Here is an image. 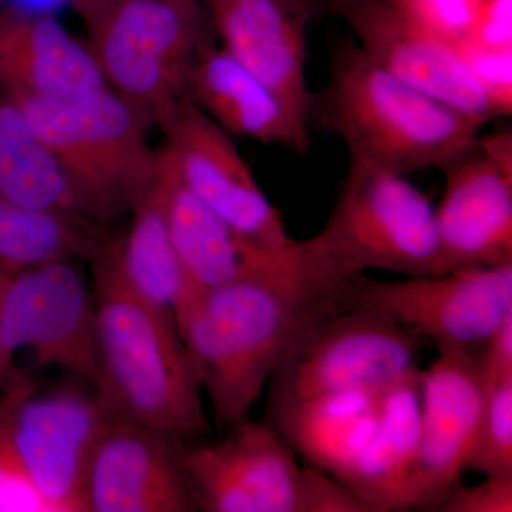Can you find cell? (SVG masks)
Masks as SVG:
<instances>
[{
	"label": "cell",
	"instance_id": "4fadbf2b",
	"mask_svg": "<svg viewBox=\"0 0 512 512\" xmlns=\"http://www.w3.org/2000/svg\"><path fill=\"white\" fill-rule=\"evenodd\" d=\"M359 45L387 72L471 119L503 116L457 46L421 28L382 0H330Z\"/></svg>",
	"mask_w": 512,
	"mask_h": 512
},
{
	"label": "cell",
	"instance_id": "9c48e42d",
	"mask_svg": "<svg viewBox=\"0 0 512 512\" xmlns=\"http://www.w3.org/2000/svg\"><path fill=\"white\" fill-rule=\"evenodd\" d=\"M357 301L375 306L437 349L478 353L512 315V264L376 281L360 275Z\"/></svg>",
	"mask_w": 512,
	"mask_h": 512
},
{
	"label": "cell",
	"instance_id": "44dd1931",
	"mask_svg": "<svg viewBox=\"0 0 512 512\" xmlns=\"http://www.w3.org/2000/svg\"><path fill=\"white\" fill-rule=\"evenodd\" d=\"M421 370L383 390L375 431L338 480L376 512L407 508L421 412Z\"/></svg>",
	"mask_w": 512,
	"mask_h": 512
},
{
	"label": "cell",
	"instance_id": "30bf717a",
	"mask_svg": "<svg viewBox=\"0 0 512 512\" xmlns=\"http://www.w3.org/2000/svg\"><path fill=\"white\" fill-rule=\"evenodd\" d=\"M160 128L165 154L198 200L252 244L271 251L291 247L295 239L227 131L190 99L180 101Z\"/></svg>",
	"mask_w": 512,
	"mask_h": 512
},
{
	"label": "cell",
	"instance_id": "52a82bcc",
	"mask_svg": "<svg viewBox=\"0 0 512 512\" xmlns=\"http://www.w3.org/2000/svg\"><path fill=\"white\" fill-rule=\"evenodd\" d=\"M424 339L360 301L323 319L269 380L268 409L348 392L382 390L419 370Z\"/></svg>",
	"mask_w": 512,
	"mask_h": 512
},
{
	"label": "cell",
	"instance_id": "4316f807",
	"mask_svg": "<svg viewBox=\"0 0 512 512\" xmlns=\"http://www.w3.org/2000/svg\"><path fill=\"white\" fill-rule=\"evenodd\" d=\"M467 468L512 476V375L487 379L483 412Z\"/></svg>",
	"mask_w": 512,
	"mask_h": 512
},
{
	"label": "cell",
	"instance_id": "8d00e7d4",
	"mask_svg": "<svg viewBox=\"0 0 512 512\" xmlns=\"http://www.w3.org/2000/svg\"><path fill=\"white\" fill-rule=\"evenodd\" d=\"M74 2H82V0H74Z\"/></svg>",
	"mask_w": 512,
	"mask_h": 512
},
{
	"label": "cell",
	"instance_id": "2e32d148",
	"mask_svg": "<svg viewBox=\"0 0 512 512\" xmlns=\"http://www.w3.org/2000/svg\"><path fill=\"white\" fill-rule=\"evenodd\" d=\"M222 47L303 120L313 93L306 80L311 0H200Z\"/></svg>",
	"mask_w": 512,
	"mask_h": 512
},
{
	"label": "cell",
	"instance_id": "1f68e13d",
	"mask_svg": "<svg viewBox=\"0 0 512 512\" xmlns=\"http://www.w3.org/2000/svg\"><path fill=\"white\" fill-rule=\"evenodd\" d=\"M467 40L494 49H512V0H481Z\"/></svg>",
	"mask_w": 512,
	"mask_h": 512
},
{
	"label": "cell",
	"instance_id": "8992f818",
	"mask_svg": "<svg viewBox=\"0 0 512 512\" xmlns=\"http://www.w3.org/2000/svg\"><path fill=\"white\" fill-rule=\"evenodd\" d=\"M313 256L359 276L443 274L436 210L404 175L349 160L325 227L303 241Z\"/></svg>",
	"mask_w": 512,
	"mask_h": 512
},
{
	"label": "cell",
	"instance_id": "cb8c5ba5",
	"mask_svg": "<svg viewBox=\"0 0 512 512\" xmlns=\"http://www.w3.org/2000/svg\"><path fill=\"white\" fill-rule=\"evenodd\" d=\"M0 197L101 225L15 100L0 104Z\"/></svg>",
	"mask_w": 512,
	"mask_h": 512
},
{
	"label": "cell",
	"instance_id": "6da1fadb",
	"mask_svg": "<svg viewBox=\"0 0 512 512\" xmlns=\"http://www.w3.org/2000/svg\"><path fill=\"white\" fill-rule=\"evenodd\" d=\"M359 276L296 241L278 265L195 298L178 332L221 424L245 419L303 336L357 301Z\"/></svg>",
	"mask_w": 512,
	"mask_h": 512
},
{
	"label": "cell",
	"instance_id": "8fae6325",
	"mask_svg": "<svg viewBox=\"0 0 512 512\" xmlns=\"http://www.w3.org/2000/svg\"><path fill=\"white\" fill-rule=\"evenodd\" d=\"M224 439L183 444V464L200 511L301 512L305 468L271 426L245 419Z\"/></svg>",
	"mask_w": 512,
	"mask_h": 512
},
{
	"label": "cell",
	"instance_id": "5bb4252c",
	"mask_svg": "<svg viewBox=\"0 0 512 512\" xmlns=\"http://www.w3.org/2000/svg\"><path fill=\"white\" fill-rule=\"evenodd\" d=\"M183 444L164 431L107 420L87 463L83 511H200L184 470Z\"/></svg>",
	"mask_w": 512,
	"mask_h": 512
},
{
	"label": "cell",
	"instance_id": "ba28073f",
	"mask_svg": "<svg viewBox=\"0 0 512 512\" xmlns=\"http://www.w3.org/2000/svg\"><path fill=\"white\" fill-rule=\"evenodd\" d=\"M29 349L37 366L67 370L92 386L94 295L74 261L13 272L0 303V389Z\"/></svg>",
	"mask_w": 512,
	"mask_h": 512
},
{
	"label": "cell",
	"instance_id": "f1b7e54d",
	"mask_svg": "<svg viewBox=\"0 0 512 512\" xmlns=\"http://www.w3.org/2000/svg\"><path fill=\"white\" fill-rule=\"evenodd\" d=\"M457 50L477 82L494 100L503 116L512 110V49H494L471 40L458 43Z\"/></svg>",
	"mask_w": 512,
	"mask_h": 512
},
{
	"label": "cell",
	"instance_id": "4dcf8cb0",
	"mask_svg": "<svg viewBox=\"0 0 512 512\" xmlns=\"http://www.w3.org/2000/svg\"><path fill=\"white\" fill-rule=\"evenodd\" d=\"M473 487L458 484L443 503L439 512H511L512 476H484Z\"/></svg>",
	"mask_w": 512,
	"mask_h": 512
},
{
	"label": "cell",
	"instance_id": "277c9868",
	"mask_svg": "<svg viewBox=\"0 0 512 512\" xmlns=\"http://www.w3.org/2000/svg\"><path fill=\"white\" fill-rule=\"evenodd\" d=\"M13 100L101 225L156 187L161 151L148 141L153 120L109 87L72 99Z\"/></svg>",
	"mask_w": 512,
	"mask_h": 512
},
{
	"label": "cell",
	"instance_id": "ffe728a7",
	"mask_svg": "<svg viewBox=\"0 0 512 512\" xmlns=\"http://www.w3.org/2000/svg\"><path fill=\"white\" fill-rule=\"evenodd\" d=\"M0 79L15 96L72 99L107 87L89 45L47 13L0 15Z\"/></svg>",
	"mask_w": 512,
	"mask_h": 512
},
{
	"label": "cell",
	"instance_id": "7c38bea8",
	"mask_svg": "<svg viewBox=\"0 0 512 512\" xmlns=\"http://www.w3.org/2000/svg\"><path fill=\"white\" fill-rule=\"evenodd\" d=\"M421 373L419 439L407 483V508L437 511L461 483L476 441L487 376L480 352L437 349Z\"/></svg>",
	"mask_w": 512,
	"mask_h": 512
},
{
	"label": "cell",
	"instance_id": "7a4b0ae2",
	"mask_svg": "<svg viewBox=\"0 0 512 512\" xmlns=\"http://www.w3.org/2000/svg\"><path fill=\"white\" fill-rule=\"evenodd\" d=\"M109 238V237H107ZM103 247L92 259L93 390L107 419L164 431L185 441L210 433L202 386L173 320L124 281Z\"/></svg>",
	"mask_w": 512,
	"mask_h": 512
},
{
	"label": "cell",
	"instance_id": "603a6c76",
	"mask_svg": "<svg viewBox=\"0 0 512 512\" xmlns=\"http://www.w3.org/2000/svg\"><path fill=\"white\" fill-rule=\"evenodd\" d=\"M130 212L126 234L107 238V248L127 285L178 329L200 292L171 244L156 187Z\"/></svg>",
	"mask_w": 512,
	"mask_h": 512
},
{
	"label": "cell",
	"instance_id": "484cf974",
	"mask_svg": "<svg viewBox=\"0 0 512 512\" xmlns=\"http://www.w3.org/2000/svg\"><path fill=\"white\" fill-rule=\"evenodd\" d=\"M35 382L28 370L15 369L0 394V512H50L30 480L13 436V420L23 394Z\"/></svg>",
	"mask_w": 512,
	"mask_h": 512
},
{
	"label": "cell",
	"instance_id": "e0dca14e",
	"mask_svg": "<svg viewBox=\"0 0 512 512\" xmlns=\"http://www.w3.org/2000/svg\"><path fill=\"white\" fill-rule=\"evenodd\" d=\"M441 171L446 190L434 210L444 271L512 264V175L478 143Z\"/></svg>",
	"mask_w": 512,
	"mask_h": 512
},
{
	"label": "cell",
	"instance_id": "5b68a950",
	"mask_svg": "<svg viewBox=\"0 0 512 512\" xmlns=\"http://www.w3.org/2000/svg\"><path fill=\"white\" fill-rule=\"evenodd\" d=\"M89 47L107 87L160 127L188 99L194 57L208 37L201 2L82 0Z\"/></svg>",
	"mask_w": 512,
	"mask_h": 512
},
{
	"label": "cell",
	"instance_id": "836d02e7",
	"mask_svg": "<svg viewBox=\"0 0 512 512\" xmlns=\"http://www.w3.org/2000/svg\"><path fill=\"white\" fill-rule=\"evenodd\" d=\"M477 143L485 156L490 158L498 168H501L504 173L512 175L511 131H501L493 136L481 138Z\"/></svg>",
	"mask_w": 512,
	"mask_h": 512
},
{
	"label": "cell",
	"instance_id": "d6986e66",
	"mask_svg": "<svg viewBox=\"0 0 512 512\" xmlns=\"http://www.w3.org/2000/svg\"><path fill=\"white\" fill-rule=\"evenodd\" d=\"M156 190L171 244L200 293L278 265L295 244L271 251L239 237L192 194L164 150Z\"/></svg>",
	"mask_w": 512,
	"mask_h": 512
},
{
	"label": "cell",
	"instance_id": "ac0fdd59",
	"mask_svg": "<svg viewBox=\"0 0 512 512\" xmlns=\"http://www.w3.org/2000/svg\"><path fill=\"white\" fill-rule=\"evenodd\" d=\"M188 99L229 136L284 147L301 156L311 146L308 121L211 40L192 62Z\"/></svg>",
	"mask_w": 512,
	"mask_h": 512
},
{
	"label": "cell",
	"instance_id": "83f0119b",
	"mask_svg": "<svg viewBox=\"0 0 512 512\" xmlns=\"http://www.w3.org/2000/svg\"><path fill=\"white\" fill-rule=\"evenodd\" d=\"M421 28L458 45L470 37L481 0H382Z\"/></svg>",
	"mask_w": 512,
	"mask_h": 512
},
{
	"label": "cell",
	"instance_id": "7402d4cb",
	"mask_svg": "<svg viewBox=\"0 0 512 512\" xmlns=\"http://www.w3.org/2000/svg\"><path fill=\"white\" fill-rule=\"evenodd\" d=\"M383 390H348L266 412V423L315 468L338 478L366 446Z\"/></svg>",
	"mask_w": 512,
	"mask_h": 512
},
{
	"label": "cell",
	"instance_id": "9a60e30c",
	"mask_svg": "<svg viewBox=\"0 0 512 512\" xmlns=\"http://www.w3.org/2000/svg\"><path fill=\"white\" fill-rule=\"evenodd\" d=\"M107 420L94 390L62 387L37 393L33 382L23 394L13 436L23 467L50 512H84L87 463Z\"/></svg>",
	"mask_w": 512,
	"mask_h": 512
},
{
	"label": "cell",
	"instance_id": "d590c367",
	"mask_svg": "<svg viewBox=\"0 0 512 512\" xmlns=\"http://www.w3.org/2000/svg\"><path fill=\"white\" fill-rule=\"evenodd\" d=\"M170 2H200V0H170Z\"/></svg>",
	"mask_w": 512,
	"mask_h": 512
},
{
	"label": "cell",
	"instance_id": "d4e9b609",
	"mask_svg": "<svg viewBox=\"0 0 512 512\" xmlns=\"http://www.w3.org/2000/svg\"><path fill=\"white\" fill-rule=\"evenodd\" d=\"M106 238L101 225L0 197V265L12 274L55 261H92Z\"/></svg>",
	"mask_w": 512,
	"mask_h": 512
},
{
	"label": "cell",
	"instance_id": "f546056e",
	"mask_svg": "<svg viewBox=\"0 0 512 512\" xmlns=\"http://www.w3.org/2000/svg\"><path fill=\"white\" fill-rule=\"evenodd\" d=\"M301 512H376L348 485L319 468H305Z\"/></svg>",
	"mask_w": 512,
	"mask_h": 512
},
{
	"label": "cell",
	"instance_id": "d6a6232c",
	"mask_svg": "<svg viewBox=\"0 0 512 512\" xmlns=\"http://www.w3.org/2000/svg\"><path fill=\"white\" fill-rule=\"evenodd\" d=\"M480 356L487 379L512 375V315L495 330Z\"/></svg>",
	"mask_w": 512,
	"mask_h": 512
},
{
	"label": "cell",
	"instance_id": "3957f363",
	"mask_svg": "<svg viewBox=\"0 0 512 512\" xmlns=\"http://www.w3.org/2000/svg\"><path fill=\"white\" fill-rule=\"evenodd\" d=\"M311 123L338 136L349 160L400 175L441 170L476 146L484 126L397 79L355 42L333 47Z\"/></svg>",
	"mask_w": 512,
	"mask_h": 512
},
{
	"label": "cell",
	"instance_id": "e575fe53",
	"mask_svg": "<svg viewBox=\"0 0 512 512\" xmlns=\"http://www.w3.org/2000/svg\"><path fill=\"white\" fill-rule=\"evenodd\" d=\"M12 276V272L6 269L5 266L0 265V303H2L3 293H5L6 286Z\"/></svg>",
	"mask_w": 512,
	"mask_h": 512
}]
</instances>
